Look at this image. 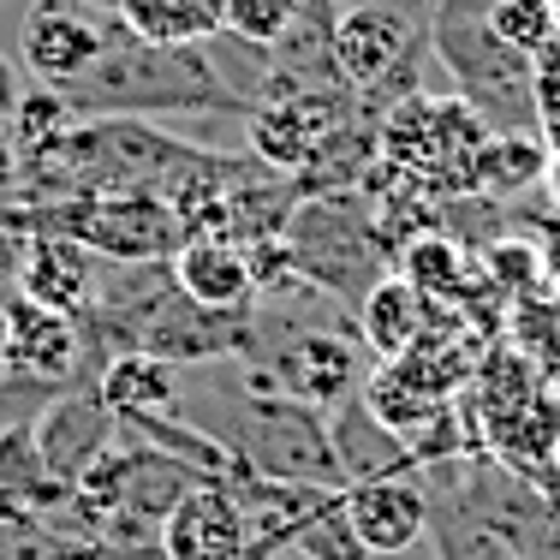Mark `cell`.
I'll return each instance as SVG.
<instances>
[{
  "label": "cell",
  "instance_id": "20",
  "mask_svg": "<svg viewBox=\"0 0 560 560\" xmlns=\"http://www.w3.org/2000/svg\"><path fill=\"white\" fill-rule=\"evenodd\" d=\"M114 19L143 43H209L221 31V0H114Z\"/></svg>",
  "mask_w": 560,
  "mask_h": 560
},
{
  "label": "cell",
  "instance_id": "9",
  "mask_svg": "<svg viewBox=\"0 0 560 560\" xmlns=\"http://www.w3.org/2000/svg\"><path fill=\"white\" fill-rule=\"evenodd\" d=\"M423 36H430V19L418 24L406 7H388V0H346L335 12V24H328V55H335L340 84L358 90V96H370Z\"/></svg>",
  "mask_w": 560,
  "mask_h": 560
},
{
  "label": "cell",
  "instance_id": "14",
  "mask_svg": "<svg viewBox=\"0 0 560 560\" xmlns=\"http://www.w3.org/2000/svg\"><path fill=\"white\" fill-rule=\"evenodd\" d=\"M96 287H102V257H90L78 238H60V233H31L24 238L12 292H24V299L43 304V311L84 316L90 299H96Z\"/></svg>",
  "mask_w": 560,
  "mask_h": 560
},
{
  "label": "cell",
  "instance_id": "22",
  "mask_svg": "<svg viewBox=\"0 0 560 560\" xmlns=\"http://www.w3.org/2000/svg\"><path fill=\"white\" fill-rule=\"evenodd\" d=\"M394 275H406L430 304H459V292L471 287V280H465V250H459V238H447V233L411 238L394 257Z\"/></svg>",
  "mask_w": 560,
  "mask_h": 560
},
{
  "label": "cell",
  "instance_id": "33",
  "mask_svg": "<svg viewBox=\"0 0 560 560\" xmlns=\"http://www.w3.org/2000/svg\"><path fill=\"white\" fill-rule=\"evenodd\" d=\"M555 465H560V447H555Z\"/></svg>",
  "mask_w": 560,
  "mask_h": 560
},
{
  "label": "cell",
  "instance_id": "27",
  "mask_svg": "<svg viewBox=\"0 0 560 560\" xmlns=\"http://www.w3.org/2000/svg\"><path fill=\"white\" fill-rule=\"evenodd\" d=\"M530 114H537V138L560 150V36L542 55H530Z\"/></svg>",
  "mask_w": 560,
  "mask_h": 560
},
{
  "label": "cell",
  "instance_id": "21",
  "mask_svg": "<svg viewBox=\"0 0 560 560\" xmlns=\"http://www.w3.org/2000/svg\"><path fill=\"white\" fill-rule=\"evenodd\" d=\"M549 173V143L537 131H495L477 162V197H518L537 191Z\"/></svg>",
  "mask_w": 560,
  "mask_h": 560
},
{
  "label": "cell",
  "instance_id": "8",
  "mask_svg": "<svg viewBox=\"0 0 560 560\" xmlns=\"http://www.w3.org/2000/svg\"><path fill=\"white\" fill-rule=\"evenodd\" d=\"M119 19L90 0H31L19 19V60L31 66L36 84H78L102 55H108Z\"/></svg>",
  "mask_w": 560,
  "mask_h": 560
},
{
  "label": "cell",
  "instance_id": "25",
  "mask_svg": "<svg viewBox=\"0 0 560 560\" xmlns=\"http://www.w3.org/2000/svg\"><path fill=\"white\" fill-rule=\"evenodd\" d=\"M292 549H299L304 560H370V549L358 542V530H352V518H346L340 495H328L311 518H304L299 537H292Z\"/></svg>",
  "mask_w": 560,
  "mask_h": 560
},
{
  "label": "cell",
  "instance_id": "24",
  "mask_svg": "<svg viewBox=\"0 0 560 560\" xmlns=\"http://www.w3.org/2000/svg\"><path fill=\"white\" fill-rule=\"evenodd\" d=\"M483 19H489V31H495L506 48H518L525 60L555 43V0H483Z\"/></svg>",
  "mask_w": 560,
  "mask_h": 560
},
{
  "label": "cell",
  "instance_id": "5",
  "mask_svg": "<svg viewBox=\"0 0 560 560\" xmlns=\"http://www.w3.org/2000/svg\"><path fill=\"white\" fill-rule=\"evenodd\" d=\"M238 459L257 465L262 477L280 483H311V489H346L335 471V447H328V418L299 399H280L262 388H238V430L226 435Z\"/></svg>",
  "mask_w": 560,
  "mask_h": 560
},
{
  "label": "cell",
  "instance_id": "17",
  "mask_svg": "<svg viewBox=\"0 0 560 560\" xmlns=\"http://www.w3.org/2000/svg\"><path fill=\"white\" fill-rule=\"evenodd\" d=\"M328 447H335V471H340L346 489L370 483V477H399V471L418 465L406 447V435H394L388 423L364 406V394L340 399V406L328 411Z\"/></svg>",
  "mask_w": 560,
  "mask_h": 560
},
{
  "label": "cell",
  "instance_id": "18",
  "mask_svg": "<svg viewBox=\"0 0 560 560\" xmlns=\"http://www.w3.org/2000/svg\"><path fill=\"white\" fill-rule=\"evenodd\" d=\"M90 388L102 394V406H108L114 423L126 430V423H143V418H167V411H179V364L150 358V352H114Z\"/></svg>",
  "mask_w": 560,
  "mask_h": 560
},
{
  "label": "cell",
  "instance_id": "23",
  "mask_svg": "<svg viewBox=\"0 0 560 560\" xmlns=\"http://www.w3.org/2000/svg\"><path fill=\"white\" fill-rule=\"evenodd\" d=\"M72 126H78V114H72V102H66L55 84L19 90V102H12V114H7V138H12V150H19V162L24 155L55 150Z\"/></svg>",
  "mask_w": 560,
  "mask_h": 560
},
{
  "label": "cell",
  "instance_id": "7",
  "mask_svg": "<svg viewBox=\"0 0 560 560\" xmlns=\"http://www.w3.org/2000/svg\"><path fill=\"white\" fill-rule=\"evenodd\" d=\"M250 388L280 394V399H299L311 411H335L340 399L358 394L364 382V352H358L352 335H335V328H299L292 340H280L269 352V364L245 370Z\"/></svg>",
  "mask_w": 560,
  "mask_h": 560
},
{
  "label": "cell",
  "instance_id": "1",
  "mask_svg": "<svg viewBox=\"0 0 560 560\" xmlns=\"http://www.w3.org/2000/svg\"><path fill=\"white\" fill-rule=\"evenodd\" d=\"M78 119H162V114H250L226 90L209 43H143L126 24L108 55L60 90Z\"/></svg>",
  "mask_w": 560,
  "mask_h": 560
},
{
  "label": "cell",
  "instance_id": "10",
  "mask_svg": "<svg viewBox=\"0 0 560 560\" xmlns=\"http://www.w3.org/2000/svg\"><path fill=\"white\" fill-rule=\"evenodd\" d=\"M162 560H250L245 506L226 483H191L155 530Z\"/></svg>",
  "mask_w": 560,
  "mask_h": 560
},
{
  "label": "cell",
  "instance_id": "2",
  "mask_svg": "<svg viewBox=\"0 0 560 560\" xmlns=\"http://www.w3.org/2000/svg\"><path fill=\"white\" fill-rule=\"evenodd\" d=\"M495 138L483 114H471L459 96L411 90L376 119V162L418 185L423 197H477V162Z\"/></svg>",
  "mask_w": 560,
  "mask_h": 560
},
{
  "label": "cell",
  "instance_id": "29",
  "mask_svg": "<svg viewBox=\"0 0 560 560\" xmlns=\"http://www.w3.org/2000/svg\"><path fill=\"white\" fill-rule=\"evenodd\" d=\"M12 102H19V72H12L7 60H0V126H7V114H12Z\"/></svg>",
  "mask_w": 560,
  "mask_h": 560
},
{
  "label": "cell",
  "instance_id": "11",
  "mask_svg": "<svg viewBox=\"0 0 560 560\" xmlns=\"http://www.w3.org/2000/svg\"><path fill=\"white\" fill-rule=\"evenodd\" d=\"M31 435H36V447H43L48 471L66 477V483H78V477L119 442V423H114V411L102 406V394L84 382V388H66V394L48 399L31 418Z\"/></svg>",
  "mask_w": 560,
  "mask_h": 560
},
{
  "label": "cell",
  "instance_id": "28",
  "mask_svg": "<svg viewBox=\"0 0 560 560\" xmlns=\"http://www.w3.org/2000/svg\"><path fill=\"white\" fill-rule=\"evenodd\" d=\"M19 179H24V162L12 150L7 126H0V209H19Z\"/></svg>",
  "mask_w": 560,
  "mask_h": 560
},
{
  "label": "cell",
  "instance_id": "6",
  "mask_svg": "<svg viewBox=\"0 0 560 560\" xmlns=\"http://www.w3.org/2000/svg\"><path fill=\"white\" fill-rule=\"evenodd\" d=\"M364 119V102L358 90L346 84H311V90H287V96H269L245 114V138H250V155L275 173H292L299 179L328 143L340 138L346 126Z\"/></svg>",
  "mask_w": 560,
  "mask_h": 560
},
{
  "label": "cell",
  "instance_id": "19",
  "mask_svg": "<svg viewBox=\"0 0 560 560\" xmlns=\"http://www.w3.org/2000/svg\"><path fill=\"white\" fill-rule=\"evenodd\" d=\"M435 311H442V304H430L406 275H382L376 287L364 292V304H358V328H364V340L376 346L382 358H406L411 346L430 335Z\"/></svg>",
  "mask_w": 560,
  "mask_h": 560
},
{
  "label": "cell",
  "instance_id": "13",
  "mask_svg": "<svg viewBox=\"0 0 560 560\" xmlns=\"http://www.w3.org/2000/svg\"><path fill=\"white\" fill-rule=\"evenodd\" d=\"M66 513H72V483L48 471L31 423H7L0 430V518L60 530Z\"/></svg>",
  "mask_w": 560,
  "mask_h": 560
},
{
  "label": "cell",
  "instance_id": "12",
  "mask_svg": "<svg viewBox=\"0 0 560 560\" xmlns=\"http://www.w3.org/2000/svg\"><path fill=\"white\" fill-rule=\"evenodd\" d=\"M0 304H7V328H12V370L7 376L48 382V388L84 376V328H78V316L43 311V304H31L12 287L0 292Z\"/></svg>",
  "mask_w": 560,
  "mask_h": 560
},
{
  "label": "cell",
  "instance_id": "15",
  "mask_svg": "<svg viewBox=\"0 0 560 560\" xmlns=\"http://www.w3.org/2000/svg\"><path fill=\"white\" fill-rule=\"evenodd\" d=\"M340 501L370 555H406L430 537V495L411 477H370V483L340 489Z\"/></svg>",
  "mask_w": 560,
  "mask_h": 560
},
{
  "label": "cell",
  "instance_id": "32",
  "mask_svg": "<svg viewBox=\"0 0 560 560\" xmlns=\"http://www.w3.org/2000/svg\"><path fill=\"white\" fill-rule=\"evenodd\" d=\"M555 36H560V0H555Z\"/></svg>",
  "mask_w": 560,
  "mask_h": 560
},
{
  "label": "cell",
  "instance_id": "4",
  "mask_svg": "<svg viewBox=\"0 0 560 560\" xmlns=\"http://www.w3.org/2000/svg\"><path fill=\"white\" fill-rule=\"evenodd\" d=\"M287 245L299 257V275L311 292H328L340 304H364V292L382 275H394V250L370 226V209L358 191L340 197H299L287 215Z\"/></svg>",
  "mask_w": 560,
  "mask_h": 560
},
{
  "label": "cell",
  "instance_id": "30",
  "mask_svg": "<svg viewBox=\"0 0 560 560\" xmlns=\"http://www.w3.org/2000/svg\"><path fill=\"white\" fill-rule=\"evenodd\" d=\"M542 191L555 197V209H560V150H549V173H542Z\"/></svg>",
  "mask_w": 560,
  "mask_h": 560
},
{
  "label": "cell",
  "instance_id": "31",
  "mask_svg": "<svg viewBox=\"0 0 560 560\" xmlns=\"http://www.w3.org/2000/svg\"><path fill=\"white\" fill-rule=\"evenodd\" d=\"M12 370V328H7V304H0V376Z\"/></svg>",
  "mask_w": 560,
  "mask_h": 560
},
{
  "label": "cell",
  "instance_id": "26",
  "mask_svg": "<svg viewBox=\"0 0 560 560\" xmlns=\"http://www.w3.org/2000/svg\"><path fill=\"white\" fill-rule=\"evenodd\" d=\"M299 12H304V0H221V31L269 55L280 36L292 31Z\"/></svg>",
  "mask_w": 560,
  "mask_h": 560
},
{
  "label": "cell",
  "instance_id": "3",
  "mask_svg": "<svg viewBox=\"0 0 560 560\" xmlns=\"http://www.w3.org/2000/svg\"><path fill=\"white\" fill-rule=\"evenodd\" d=\"M430 55L447 66L453 96L489 119V131H537V114H530V60L489 31L483 0H435Z\"/></svg>",
  "mask_w": 560,
  "mask_h": 560
},
{
  "label": "cell",
  "instance_id": "16",
  "mask_svg": "<svg viewBox=\"0 0 560 560\" xmlns=\"http://www.w3.org/2000/svg\"><path fill=\"white\" fill-rule=\"evenodd\" d=\"M167 269H173V287L191 304H203V311H250L257 304V280H250L245 245H233L221 233H191L167 257Z\"/></svg>",
  "mask_w": 560,
  "mask_h": 560
}]
</instances>
